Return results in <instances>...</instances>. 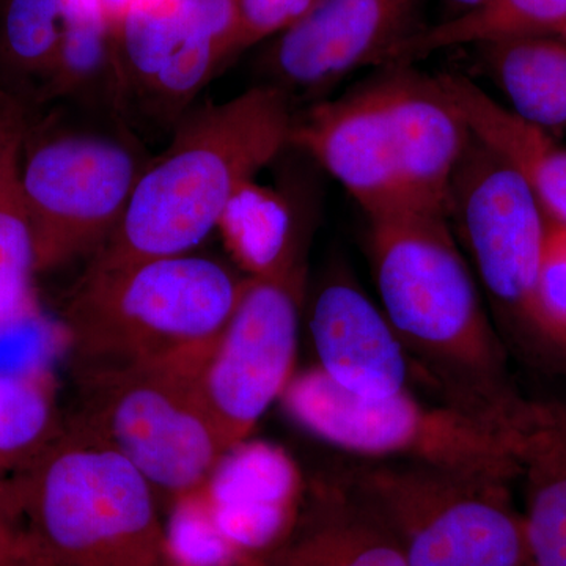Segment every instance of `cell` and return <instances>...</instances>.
<instances>
[{"label": "cell", "instance_id": "obj_1", "mask_svg": "<svg viewBox=\"0 0 566 566\" xmlns=\"http://www.w3.org/2000/svg\"><path fill=\"white\" fill-rule=\"evenodd\" d=\"M471 137L441 74L390 62L338 98L294 115L290 147L340 182L367 218H449L450 188Z\"/></svg>", "mask_w": 566, "mask_h": 566}, {"label": "cell", "instance_id": "obj_2", "mask_svg": "<svg viewBox=\"0 0 566 566\" xmlns=\"http://www.w3.org/2000/svg\"><path fill=\"white\" fill-rule=\"evenodd\" d=\"M292 103L289 93L263 84L189 111L169 147L148 161L91 266L114 270L191 253L218 227L233 193L290 147Z\"/></svg>", "mask_w": 566, "mask_h": 566}, {"label": "cell", "instance_id": "obj_3", "mask_svg": "<svg viewBox=\"0 0 566 566\" xmlns=\"http://www.w3.org/2000/svg\"><path fill=\"white\" fill-rule=\"evenodd\" d=\"M368 219V259L381 311L455 403L482 409L520 401L506 385L505 348L482 303L447 216Z\"/></svg>", "mask_w": 566, "mask_h": 566}, {"label": "cell", "instance_id": "obj_4", "mask_svg": "<svg viewBox=\"0 0 566 566\" xmlns=\"http://www.w3.org/2000/svg\"><path fill=\"white\" fill-rule=\"evenodd\" d=\"M248 277L210 256L88 266L62 324L77 364L155 365L197 376Z\"/></svg>", "mask_w": 566, "mask_h": 566}, {"label": "cell", "instance_id": "obj_5", "mask_svg": "<svg viewBox=\"0 0 566 566\" xmlns=\"http://www.w3.org/2000/svg\"><path fill=\"white\" fill-rule=\"evenodd\" d=\"M32 553L57 566H163L151 483L80 419L63 423L14 479Z\"/></svg>", "mask_w": 566, "mask_h": 566}, {"label": "cell", "instance_id": "obj_6", "mask_svg": "<svg viewBox=\"0 0 566 566\" xmlns=\"http://www.w3.org/2000/svg\"><path fill=\"white\" fill-rule=\"evenodd\" d=\"M281 403L305 431L365 460L405 461L506 483L523 472L531 401L509 409L431 405L409 390L368 400L314 367L293 376Z\"/></svg>", "mask_w": 566, "mask_h": 566}, {"label": "cell", "instance_id": "obj_7", "mask_svg": "<svg viewBox=\"0 0 566 566\" xmlns=\"http://www.w3.org/2000/svg\"><path fill=\"white\" fill-rule=\"evenodd\" d=\"M88 111L81 123L29 126L21 191L35 237L39 273L95 255L109 240L147 167L140 142L120 117ZM114 115V114H111Z\"/></svg>", "mask_w": 566, "mask_h": 566}, {"label": "cell", "instance_id": "obj_8", "mask_svg": "<svg viewBox=\"0 0 566 566\" xmlns=\"http://www.w3.org/2000/svg\"><path fill=\"white\" fill-rule=\"evenodd\" d=\"M344 476L389 528L408 566H527L512 483L381 460L353 465Z\"/></svg>", "mask_w": 566, "mask_h": 566}, {"label": "cell", "instance_id": "obj_9", "mask_svg": "<svg viewBox=\"0 0 566 566\" xmlns=\"http://www.w3.org/2000/svg\"><path fill=\"white\" fill-rule=\"evenodd\" d=\"M449 221L506 329L532 352L564 356L542 301L546 212L523 175L474 134L450 188Z\"/></svg>", "mask_w": 566, "mask_h": 566}, {"label": "cell", "instance_id": "obj_10", "mask_svg": "<svg viewBox=\"0 0 566 566\" xmlns=\"http://www.w3.org/2000/svg\"><path fill=\"white\" fill-rule=\"evenodd\" d=\"M76 416L118 450L156 494L199 490L226 452L196 376L155 365L77 364Z\"/></svg>", "mask_w": 566, "mask_h": 566}, {"label": "cell", "instance_id": "obj_11", "mask_svg": "<svg viewBox=\"0 0 566 566\" xmlns=\"http://www.w3.org/2000/svg\"><path fill=\"white\" fill-rule=\"evenodd\" d=\"M237 35L238 0H134L114 28L123 120L177 125Z\"/></svg>", "mask_w": 566, "mask_h": 566}, {"label": "cell", "instance_id": "obj_12", "mask_svg": "<svg viewBox=\"0 0 566 566\" xmlns=\"http://www.w3.org/2000/svg\"><path fill=\"white\" fill-rule=\"evenodd\" d=\"M304 293L303 259L248 277L233 314L196 376L223 446L240 444L292 381Z\"/></svg>", "mask_w": 566, "mask_h": 566}, {"label": "cell", "instance_id": "obj_13", "mask_svg": "<svg viewBox=\"0 0 566 566\" xmlns=\"http://www.w3.org/2000/svg\"><path fill=\"white\" fill-rule=\"evenodd\" d=\"M423 0H319L274 36L260 57L266 84L293 95H324L356 71L389 63L422 31Z\"/></svg>", "mask_w": 566, "mask_h": 566}, {"label": "cell", "instance_id": "obj_14", "mask_svg": "<svg viewBox=\"0 0 566 566\" xmlns=\"http://www.w3.org/2000/svg\"><path fill=\"white\" fill-rule=\"evenodd\" d=\"M318 368L357 397L381 400L408 390L409 354L385 312L352 271L331 268L308 305Z\"/></svg>", "mask_w": 566, "mask_h": 566}, {"label": "cell", "instance_id": "obj_15", "mask_svg": "<svg viewBox=\"0 0 566 566\" xmlns=\"http://www.w3.org/2000/svg\"><path fill=\"white\" fill-rule=\"evenodd\" d=\"M212 516L248 565L289 536L304 502V483L293 458L266 441L230 447L203 485Z\"/></svg>", "mask_w": 566, "mask_h": 566}, {"label": "cell", "instance_id": "obj_16", "mask_svg": "<svg viewBox=\"0 0 566 566\" xmlns=\"http://www.w3.org/2000/svg\"><path fill=\"white\" fill-rule=\"evenodd\" d=\"M251 566H408L394 535L344 474L316 485L289 536Z\"/></svg>", "mask_w": 566, "mask_h": 566}, {"label": "cell", "instance_id": "obj_17", "mask_svg": "<svg viewBox=\"0 0 566 566\" xmlns=\"http://www.w3.org/2000/svg\"><path fill=\"white\" fill-rule=\"evenodd\" d=\"M441 76L471 133L523 175L547 218L566 227V147L553 134L521 120L469 77Z\"/></svg>", "mask_w": 566, "mask_h": 566}, {"label": "cell", "instance_id": "obj_18", "mask_svg": "<svg viewBox=\"0 0 566 566\" xmlns=\"http://www.w3.org/2000/svg\"><path fill=\"white\" fill-rule=\"evenodd\" d=\"M475 48L516 117L547 134L566 132V40L510 36Z\"/></svg>", "mask_w": 566, "mask_h": 566}, {"label": "cell", "instance_id": "obj_19", "mask_svg": "<svg viewBox=\"0 0 566 566\" xmlns=\"http://www.w3.org/2000/svg\"><path fill=\"white\" fill-rule=\"evenodd\" d=\"M39 93L41 102L65 99L82 109L122 118L114 29L96 0H74L61 46Z\"/></svg>", "mask_w": 566, "mask_h": 566}, {"label": "cell", "instance_id": "obj_20", "mask_svg": "<svg viewBox=\"0 0 566 566\" xmlns=\"http://www.w3.org/2000/svg\"><path fill=\"white\" fill-rule=\"evenodd\" d=\"M524 536L527 566H566V439L531 401L524 434Z\"/></svg>", "mask_w": 566, "mask_h": 566}, {"label": "cell", "instance_id": "obj_21", "mask_svg": "<svg viewBox=\"0 0 566 566\" xmlns=\"http://www.w3.org/2000/svg\"><path fill=\"white\" fill-rule=\"evenodd\" d=\"M300 214L290 197L251 180L233 193L216 229L248 277H259L303 256Z\"/></svg>", "mask_w": 566, "mask_h": 566}, {"label": "cell", "instance_id": "obj_22", "mask_svg": "<svg viewBox=\"0 0 566 566\" xmlns=\"http://www.w3.org/2000/svg\"><path fill=\"white\" fill-rule=\"evenodd\" d=\"M524 35L566 40V0H488L463 17L424 25L395 51L390 62L416 63L449 48Z\"/></svg>", "mask_w": 566, "mask_h": 566}, {"label": "cell", "instance_id": "obj_23", "mask_svg": "<svg viewBox=\"0 0 566 566\" xmlns=\"http://www.w3.org/2000/svg\"><path fill=\"white\" fill-rule=\"evenodd\" d=\"M22 144L0 164V331L40 314L35 237L20 181Z\"/></svg>", "mask_w": 566, "mask_h": 566}, {"label": "cell", "instance_id": "obj_24", "mask_svg": "<svg viewBox=\"0 0 566 566\" xmlns=\"http://www.w3.org/2000/svg\"><path fill=\"white\" fill-rule=\"evenodd\" d=\"M73 2L3 0L0 6V73L7 87L11 82L43 81L61 46Z\"/></svg>", "mask_w": 566, "mask_h": 566}, {"label": "cell", "instance_id": "obj_25", "mask_svg": "<svg viewBox=\"0 0 566 566\" xmlns=\"http://www.w3.org/2000/svg\"><path fill=\"white\" fill-rule=\"evenodd\" d=\"M52 375H0V457L17 474L61 431Z\"/></svg>", "mask_w": 566, "mask_h": 566}, {"label": "cell", "instance_id": "obj_26", "mask_svg": "<svg viewBox=\"0 0 566 566\" xmlns=\"http://www.w3.org/2000/svg\"><path fill=\"white\" fill-rule=\"evenodd\" d=\"M164 536L175 566L248 565L216 523L203 486L174 499Z\"/></svg>", "mask_w": 566, "mask_h": 566}, {"label": "cell", "instance_id": "obj_27", "mask_svg": "<svg viewBox=\"0 0 566 566\" xmlns=\"http://www.w3.org/2000/svg\"><path fill=\"white\" fill-rule=\"evenodd\" d=\"M70 349L63 324L41 312L28 322L0 331V375H52L55 357Z\"/></svg>", "mask_w": 566, "mask_h": 566}, {"label": "cell", "instance_id": "obj_28", "mask_svg": "<svg viewBox=\"0 0 566 566\" xmlns=\"http://www.w3.org/2000/svg\"><path fill=\"white\" fill-rule=\"evenodd\" d=\"M318 3L319 0H238V52L289 31Z\"/></svg>", "mask_w": 566, "mask_h": 566}, {"label": "cell", "instance_id": "obj_29", "mask_svg": "<svg viewBox=\"0 0 566 566\" xmlns=\"http://www.w3.org/2000/svg\"><path fill=\"white\" fill-rule=\"evenodd\" d=\"M542 301L558 348L566 357V227L549 218L543 253Z\"/></svg>", "mask_w": 566, "mask_h": 566}, {"label": "cell", "instance_id": "obj_30", "mask_svg": "<svg viewBox=\"0 0 566 566\" xmlns=\"http://www.w3.org/2000/svg\"><path fill=\"white\" fill-rule=\"evenodd\" d=\"M29 126L28 111L20 93L0 85V164L11 148L24 142Z\"/></svg>", "mask_w": 566, "mask_h": 566}, {"label": "cell", "instance_id": "obj_31", "mask_svg": "<svg viewBox=\"0 0 566 566\" xmlns=\"http://www.w3.org/2000/svg\"><path fill=\"white\" fill-rule=\"evenodd\" d=\"M20 520L14 499L0 495V560L32 554L24 527L18 524Z\"/></svg>", "mask_w": 566, "mask_h": 566}, {"label": "cell", "instance_id": "obj_32", "mask_svg": "<svg viewBox=\"0 0 566 566\" xmlns=\"http://www.w3.org/2000/svg\"><path fill=\"white\" fill-rule=\"evenodd\" d=\"M488 0H441L442 7H444V20H453V18L463 17L465 13H471L479 9V7L485 6Z\"/></svg>", "mask_w": 566, "mask_h": 566}, {"label": "cell", "instance_id": "obj_33", "mask_svg": "<svg viewBox=\"0 0 566 566\" xmlns=\"http://www.w3.org/2000/svg\"><path fill=\"white\" fill-rule=\"evenodd\" d=\"M96 2H98L104 17L114 29L115 24L122 20L123 14L133 6L134 0H96Z\"/></svg>", "mask_w": 566, "mask_h": 566}, {"label": "cell", "instance_id": "obj_34", "mask_svg": "<svg viewBox=\"0 0 566 566\" xmlns=\"http://www.w3.org/2000/svg\"><path fill=\"white\" fill-rule=\"evenodd\" d=\"M545 415L554 427L564 434L566 439V403L564 401H553V403H542Z\"/></svg>", "mask_w": 566, "mask_h": 566}, {"label": "cell", "instance_id": "obj_35", "mask_svg": "<svg viewBox=\"0 0 566 566\" xmlns=\"http://www.w3.org/2000/svg\"><path fill=\"white\" fill-rule=\"evenodd\" d=\"M14 476L17 472L0 457V495L2 497L14 499Z\"/></svg>", "mask_w": 566, "mask_h": 566}, {"label": "cell", "instance_id": "obj_36", "mask_svg": "<svg viewBox=\"0 0 566 566\" xmlns=\"http://www.w3.org/2000/svg\"><path fill=\"white\" fill-rule=\"evenodd\" d=\"M0 566H57L51 564V562L43 560V558L36 557L35 554H28V556H21L11 558V560L3 562Z\"/></svg>", "mask_w": 566, "mask_h": 566}, {"label": "cell", "instance_id": "obj_37", "mask_svg": "<svg viewBox=\"0 0 566 566\" xmlns=\"http://www.w3.org/2000/svg\"><path fill=\"white\" fill-rule=\"evenodd\" d=\"M10 560H11V558H10ZM3 562H7V560H0V565H2V564H3Z\"/></svg>", "mask_w": 566, "mask_h": 566}, {"label": "cell", "instance_id": "obj_38", "mask_svg": "<svg viewBox=\"0 0 566 566\" xmlns=\"http://www.w3.org/2000/svg\"><path fill=\"white\" fill-rule=\"evenodd\" d=\"M3 0H0V6H2Z\"/></svg>", "mask_w": 566, "mask_h": 566}]
</instances>
